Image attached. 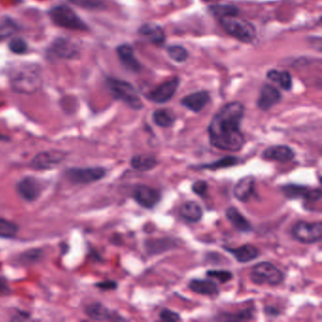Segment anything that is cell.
I'll use <instances>...</instances> for the list:
<instances>
[{
    "label": "cell",
    "mask_w": 322,
    "mask_h": 322,
    "mask_svg": "<svg viewBox=\"0 0 322 322\" xmlns=\"http://www.w3.org/2000/svg\"><path fill=\"white\" fill-rule=\"evenodd\" d=\"M244 115L245 108L240 102H230L223 106L208 126L211 145L221 150L240 151L246 142L241 131Z\"/></svg>",
    "instance_id": "obj_1"
},
{
    "label": "cell",
    "mask_w": 322,
    "mask_h": 322,
    "mask_svg": "<svg viewBox=\"0 0 322 322\" xmlns=\"http://www.w3.org/2000/svg\"><path fill=\"white\" fill-rule=\"evenodd\" d=\"M10 81L15 92L28 95L36 93L43 85V78L39 67L31 64L16 67L11 73Z\"/></svg>",
    "instance_id": "obj_2"
},
{
    "label": "cell",
    "mask_w": 322,
    "mask_h": 322,
    "mask_svg": "<svg viewBox=\"0 0 322 322\" xmlns=\"http://www.w3.org/2000/svg\"><path fill=\"white\" fill-rule=\"evenodd\" d=\"M251 282L257 285H280L284 281V273L270 262H261L252 266L250 271Z\"/></svg>",
    "instance_id": "obj_3"
},
{
    "label": "cell",
    "mask_w": 322,
    "mask_h": 322,
    "mask_svg": "<svg viewBox=\"0 0 322 322\" xmlns=\"http://www.w3.org/2000/svg\"><path fill=\"white\" fill-rule=\"evenodd\" d=\"M107 87L114 98L123 101L129 108L136 111L143 108V103L136 90L129 82L116 79H108Z\"/></svg>",
    "instance_id": "obj_4"
},
{
    "label": "cell",
    "mask_w": 322,
    "mask_h": 322,
    "mask_svg": "<svg viewBox=\"0 0 322 322\" xmlns=\"http://www.w3.org/2000/svg\"><path fill=\"white\" fill-rule=\"evenodd\" d=\"M49 16L52 22L58 27L81 32L88 30L86 24L81 20L72 9L69 8L68 6H56L51 9V11L49 12Z\"/></svg>",
    "instance_id": "obj_5"
},
{
    "label": "cell",
    "mask_w": 322,
    "mask_h": 322,
    "mask_svg": "<svg viewBox=\"0 0 322 322\" xmlns=\"http://www.w3.org/2000/svg\"><path fill=\"white\" fill-rule=\"evenodd\" d=\"M220 23L226 33L243 43H251L256 37L254 26L246 20L235 17H225L220 19Z\"/></svg>",
    "instance_id": "obj_6"
},
{
    "label": "cell",
    "mask_w": 322,
    "mask_h": 322,
    "mask_svg": "<svg viewBox=\"0 0 322 322\" xmlns=\"http://www.w3.org/2000/svg\"><path fill=\"white\" fill-rule=\"evenodd\" d=\"M292 236L302 244H314L320 241L322 238V223L298 221L291 230Z\"/></svg>",
    "instance_id": "obj_7"
},
{
    "label": "cell",
    "mask_w": 322,
    "mask_h": 322,
    "mask_svg": "<svg viewBox=\"0 0 322 322\" xmlns=\"http://www.w3.org/2000/svg\"><path fill=\"white\" fill-rule=\"evenodd\" d=\"M106 176V170L100 167L74 168L65 171V177L73 184L87 185L95 183Z\"/></svg>",
    "instance_id": "obj_8"
},
{
    "label": "cell",
    "mask_w": 322,
    "mask_h": 322,
    "mask_svg": "<svg viewBox=\"0 0 322 322\" xmlns=\"http://www.w3.org/2000/svg\"><path fill=\"white\" fill-rule=\"evenodd\" d=\"M282 195L289 200H304L305 202H316L320 201L322 192L320 188H309L308 186L289 184L282 186Z\"/></svg>",
    "instance_id": "obj_9"
},
{
    "label": "cell",
    "mask_w": 322,
    "mask_h": 322,
    "mask_svg": "<svg viewBox=\"0 0 322 322\" xmlns=\"http://www.w3.org/2000/svg\"><path fill=\"white\" fill-rule=\"evenodd\" d=\"M132 198L141 207L151 210L161 202L160 190L147 186H137L132 192Z\"/></svg>",
    "instance_id": "obj_10"
},
{
    "label": "cell",
    "mask_w": 322,
    "mask_h": 322,
    "mask_svg": "<svg viewBox=\"0 0 322 322\" xmlns=\"http://www.w3.org/2000/svg\"><path fill=\"white\" fill-rule=\"evenodd\" d=\"M179 85H180V79L175 77L169 81H165L158 87L149 91V93L145 95V97L154 103H158V104L166 103L174 97V95L177 92Z\"/></svg>",
    "instance_id": "obj_11"
},
{
    "label": "cell",
    "mask_w": 322,
    "mask_h": 322,
    "mask_svg": "<svg viewBox=\"0 0 322 322\" xmlns=\"http://www.w3.org/2000/svg\"><path fill=\"white\" fill-rule=\"evenodd\" d=\"M65 157L66 154L61 150L43 151L33 158L31 166L34 170H52L65 161Z\"/></svg>",
    "instance_id": "obj_12"
},
{
    "label": "cell",
    "mask_w": 322,
    "mask_h": 322,
    "mask_svg": "<svg viewBox=\"0 0 322 322\" xmlns=\"http://www.w3.org/2000/svg\"><path fill=\"white\" fill-rule=\"evenodd\" d=\"M17 193L27 202L36 201L43 190L40 181L34 177H26L18 182Z\"/></svg>",
    "instance_id": "obj_13"
},
{
    "label": "cell",
    "mask_w": 322,
    "mask_h": 322,
    "mask_svg": "<svg viewBox=\"0 0 322 322\" xmlns=\"http://www.w3.org/2000/svg\"><path fill=\"white\" fill-rule=\"evenodd\" d=\"M51 50L54 55L61 59L72 60L80 55L79 46L68 38H57L51 46Z\"/></svg>",
    "instance_id": "obj_14"
},
{
    "label": "cell",
    "mask_w": 322,
    "mask_h": 322,
    "mask_svg": "<svg viewBox=\"0 0 322 322\" xmlns=\"http://www.w3.org/2000/svg\"><path fill=\"white\" fill-rule=\"evenodd\" d=\"M296 153L292 147L286 145H271L262 152V158L266 161H275L278 163H288L295 158Z\"/></svg>",
    "instance_id": "obj_15"
},
{
    "label": "cell",
    "mask_w": 322,
    "mask_h": 322,
    "mask_svg": "<svg viewBox=\"0 0 322 322\" xmlns=\"http://www.w3.org/2000/svg\"><path fill=\"white\" fill-rule=\"evenodd\" d=\"M282 99L281 93L270 84H265L258 97L257 106L262 111H268Z\"/></svg>",
    "instance_id": "obj_16"
},
{
    "label": "cell",
    "mask_w": 322,
    "mask_h": 322,
    "mask_svg": "<svg viewBox=\"0 0 322 322\" xmlns=\"http://www.w3.org/2000/svg\"><path fill=\"white\" fill-rule=\"evenodd\" d=\"M255 178L246 176L240 179L234 187V198L239 202H248L254 196Z\"/></svg>",
    "instance_id": "obj_17"
},
{
    "label": "cell",
    "mask_w": 322,
    "mask_h": 322,
    "mask_svg": "<svg viewBox=\"0 0 322 322\" xmlns=\"http://www.w3.org/2000/svg\"><path fill=\"white\" fill-rule=\"evenodd\" d=\"M223 249L231 253L238 263H249L259 257V250L255 246L251 244H245L238 248H228L223 247Z\"/></svg>",
    "instance_id": "obj_18"
},
{
    "label": "cell",
    "mask_w": 322,
    "mask_h": 322,
    "mask_svg": "<svg viewBox=\"0 0 322 322\" xmlns=\"http://www.w3.org/2000/svg\"><path fill=\"white\" fill-rule=\"evenodd\" d=\"M116 51L121 64L124 65L126 69L134 73L139 72L141 70V65L135 57L134 50L129 45H121L117 48Z\"/></svg>",
    "instance_id": "obj_19"
},
{
    "label": "cell",
    "mask_w": 322,
    "mask_h": 322,
    "mask_svg": "<svg viewBox=\"0 0 322 322\" xmlns=\"http://www.w3.org/2000/svg\"><path fill=\"white\" fill-rule=\"evenodd\" d=\"M209 101V93L206 91H200L184 97L182 99V105L194 113H200Z\"/></svg>",
    "instance_id": "obj_20"
},
{
    "label": "cell",
    "mask_w": 322,
    "mask_h": 322,
    "mask_svg": "<svg viewBox=\"0 0 322 322\" xmlns=\"http://www.w3.org/2000/svg\"><path fill=\"white\" fill-rule=\"evenodd\" d=\"M226 218L234 226V229L243 234H249L252 231V226L250 221L245 218L235 207H229L226 210Z\"/></svg>",
    "instance_id": "obj_21"
},
{
    "label": "cell",
    "mask_w": 322,
    "mask_h": 322,
    "mask_svg": "<svg viewBox=\"0 0 322 322\" xmlns=\"http://www.w3.org/2000/svg\"><path fill=\"white\" fill-rule=\"evenodd\" d=\"M179 215L188 223H198L202 220V208L198 202H186L179 208Z\"/></svg>",
    "instance_id": "obj_22"
},
{
    "label": "cell",
    "mask_w": 322,
    "mask_h": 322,
    "mask_svg": "<svg viewBox=\"0 0 322 322\" xmlns=\"http://www.w3.org/2000/svg\"><path fill=\"white\" fill-rule=\"evenodd\" d=\"M138 33L145 37L146 40L149 41L154 45L161 46L166 40L165 32L159 25L154 23H146L141 26L138 30Z\"/></svg>",
    "instance_id": "obj_23"
},
{
    "label": "cell",
    "mask_w": 322,
    "mask_h": 322,
    "mask_svg": "<svg viewBox=\"0 0 322 322\" xmlns=\"http://www.w3.org/2000/svg\"><path fill=\"white\" fill-rule=\"evenodd\" d=\"M188 287L194 293L203 296H216L219 293L217 282L208 279H193L189 282Z\"/></svg>",
    "instance_id": "obj_24"
},
{
    "label": "cell",
    "mask_w": 322,
    "mask_h": 322,
    "mask_svg": "<svg viewBox=\"0 0 322 322\" xmlns=\"http://www.w3.org/2000/svg\"><path fill=\"white\" fill-rule=\"evenodd\" d=\"M85 313L88 315L90 318L94 320H111V319H121L118 317H115V315L111 310H109L107 307H105L101 303H92L87 306L85 309Z\"/></svg>",
    "instance_id": "obj_25"
},
{
    "label": "cell",
    "mask_w": 322,
    "mask_h": 322,
    "mask_svg": "<svg viewBox=\"0 0 322 322\" xmlns=\"http://www.w3.org/2000/svg\"><path fill=\"white\" fill-rule=\"evenodd\" d=\"M158 165V160L153 155H147V154H138L134 155L130 159V166L133 170L138 171H149L156 168Z\"/></svg>",
    "instance_id": "obj_26"
},
{
    "label": "cell",
    "mask_w": 322,
    "mask_h": 322,
    "mask_svg": "<svg viewBox=\"0 0 322 322\" xmlns=\"http://www.w3.org/2000/svg\"><path fill=\"white\" fill-rule=\"evenodd\" d=\"M239 163V159L237 157L234 156H225L219 160L217 161L212 162V163H208V164H204V165H200L198 167H193L195 170H221V169H228L231 167H234L236 165H238Z\"/></svg>",
    "instance_id": "obj_27"
},
{
    "label": "cell",
    "mask_w": 322,
    "mask_h": 322,
    "mask_svg": "<svg viewBox=\"0 0 322 322\" xmlns=\"http://www.w3.org/2000/svg\"><path fill=\"white\" fill-rule=\"evenodd\" d=\"M152 120L158 127L170 128L176 121V115L168 109H159L153 113Z\"/></svg>",
    "instance_id": "obj_28"
},
{
    "label": "cell",
    "mask_w": 322,
    "mask_h": 322,
    "mask_svg": "<svg viewBox=\"0 0 322 322\" xmlns=\"http://www.w3.org/2000/svg\"><path fill=\"white\" fill-rule=\"evenodd\" d=\"M266 76L269 81L278 83V85L285 91H290L292 88V77L287 71L270 70Z\"/></svg>",
    "instance_id": "obj_29"
},
{
    "label": "cell",
    "mask_w": 322,
    "mask_h": 322,
    "mask_svg": "<svg viewBox=\"0 0 322 322\" xmlns=\"http://www.w3.org/2000/svg\"><path fill=\"white\" fill-rule=\"evenodd\" d=\"M17 24L8 17H0V41L7 39L17 33Z\"/></svg>",
    "instance_id": "obj_30"
},
{
    "label": "cell",
    "mask_w": 322,
    "mask_h": 322,
    "mask_svg": "<svg viewBox=\"0 0 322 322\" xmlns=\"http://www.w3.org/2000/svg\"><path fill=\"white\" fill-rule=\"evenodd\" d=\"M210 12L219 19L225 17H236L238 9L232 5H213L209 8Z\"/></svg>",
    "instance_id": "obj_31"
},
{
    "label": "cell",
    "mask_w": 322,
    "mask_h": 322,
    "mask_svg": "<svg viewBox=\"0 0 322 322\" xmlns=\"http://www.w3.org/2000/svg\"><path fill=\"white\" fill-rule=\"evenodd\" d=\"M254 316L253 308H248L235 314H222L218 316V320H227V321H241V320H250Z\"/></svg>",
    "instance_id": "obj_32"
},
{
    "label": "cell",
    "mask_w": 322,
    "mask_h": 322,
    "mask_svg": "<svg viewBox=\"0 0 322 322\" xmlns=\"http://www.w3.org/2000/svg\"><path fill=\"white\" fill-rule=\"evenodd\" d=\"M18 233V226L4 218H0V237L14 238Z\"/></svg>",
    "instance_id": "obj_33"
},
{
    "label": "cell",
    "mask_w": 322,
    "mask_h": 322,
    "mask_svg": "<svg viewBox=\"0 0 322 322\" xmlns=\"http://www.w3.org/2000/svg\"><path fill=\"white\" fill-rule=\"evenodd\" d=\"M69 2L85 10H100L105 7L104 0H69Z\"/></svg>",
    "instance_id": "obj_34"
},
{
    "label": "cell",
    "mask_w": 322,
    "mask_h": 322,
    "mask_svg": "<svg viewBox=\"0 0 322 322\" xmlns=\"http://www.w3.org/2000/svg\"><path fill=\"white\" fill-rule=\"evenodd\" d=\"M169 56L177 63H184L188 58V52L182 46H170L168 49Z\"/></svg>",
    "instance_id": "obj_35"
},
{
    "label": "cell",
    "mask_w": 322,
    "mask_h": 322,
    "mask_svg": "<svg viewBox=\"0 0 322 322\" xmlns=\"http://www.w3.org/2000/svg\"><path fill=\"white\" fill-rule=\"evenodd\" d=\"M42 256H43V252L41 250L34 249V250H28L20 255V262L25 265H32L39 262Z\"/></svg>",
    "instance_id": "obj_36"
},
{
    "label": "cell",
    "mask_w": 322,
    "mask_h": 322,
    "mask_svg": "<svg viewBox=\"0 0 322 322\" xmlns=\"http://www.w3.org/2000/svg\"><path fill=\"white\" fill-rule=\"evenodd\" d=\"M206 276L217 279L221 283H226L233 279V273L228 270H209L206 272Z\"/></svg>",
    "instance_id": "obj_37"
},
{
    "label": "cell",
    "mask_w": 322,
    "mask_h": 322,
    "mask_svg": "<svg viewBox=\"0 0 322 322\" xmlns=\"http://www.w3.org/2000/svg\"><path fill=\"white\" fill-rule=\"evenodd\" d=\"M9 48L12 52H14L16 54H24L28 49V45L21 38H14L10 42Z\"/></svg>",
    "instance_id": "obj_38"
},
{
    "label": "cell",
    "mask_w": 322,
    "mask_h": 322,
    "mask_svg": "<svg viewBox=\"0 0 322 322\" xmlns=\"http://www.w3.org/2000/svg\"><path fill=\"white\" fill-rule=\"evenodd\" d=\"M208 189H209V186L207 182L202 180L196 181L192 185V191L199 197H205L208 192Z\"/></svg>",
    "instance_id": "obj_39"
},
{
    "label": "cell",
    "mask_w": 322,
    "mask_h": 322,
    "mask_svg": "<svg viewBox=\"0 0 322 322\" xmlns=\"http://www.w3.org/2000/svg\"><path fill=\"white\" fill-rule=\"evenodd\" d=\"M160 319L164 320V321L174 322L179 321L181 320V315L177 312H174L170 309L165 308L163 309L160 313Z\"/></svg>",
    "instance_id": "obj_40"
},
{
    "label": "cell",
    "mask_w": 322,
    "mask_h": 322,
    "mask_svg": "<svg viewBox=\"0 0 322 322\" xmlns=\"http://www.w3.org/2000/svg\"><path fill=\"white\" fill-rule=\"evenodd\" d=\"M96 286L102 290H114L117 288V282L114 281H105V282H97Z\"/></svg>",
    "instance_id": "obj_41"
},
{
    "label": "cell",
    "mask_w": 322,
    "mask_h": 322,
    "mask_svg": "<svg viewBox=\"0 0 322 322\" xmlns=\"http://www.w3.org/2000/svg\"><path fill=\"white\" fill-rule=\"evenodd\" d=\"M10 291H11L10 286H9L8 282L6 281V279H4L3 277H0V296L8 295Z\"/></svg>",
    "instance_id": "obj_42"
},
{
    "label": "cell",
    "mask_w": 322,
    "mask_h": 322,
    "mask_svg": "<svg viewBox=\"0 0 322 322\" xmlns=\"http://www.w3.org/2000/svg\"><path fill=\"white\" fill-rule=\"evenodd\" d=\"M265 312L269 316H277L280 314V312L277 310V308H275L273 306H266Z\"/></svg>",
    "instance_id": "obj_43"
},
{
    "label": "cell",
    "mask_w": 322,
    "mask_h": 322,
    "mask_svg": "<svg viewBox=\"0 0 322 322\" xmlns=\"http://www.w3.org/2000/svg\"><path fill=\"white\" fill-rule=\"evenodd\" d=\"M203 1H212V0H203Z\"/></svg>",
    "instance_id": "obj_44"
}]
</instances>
